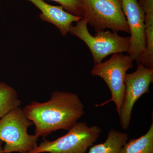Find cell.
Here are the masks:
<instances>
[{
	"label": "cell",
	"mask_w": 153,
	"mask_h": 153,
	"mask_svg": "<svg viewBox=\"0 0 153 153\" xmlns=\"http://www.w3.org/2000/svg\"><path fill=\"white\" fill-rule=\"evenodd\" d=\"M23 110L35 126V135L38 137L59 130H69L85 114L78 96L68 91H54L48 101H33Z\"/></svg>",
	"instance_id": "1"
},
{
	"label": "cell",
	"mask_w": 153,
	"mask_h": 153,
	"mask_svg": "<svg viewBox=\"0 0 153 153\" xmlns=\"http://www.w3.org/2000/svg\"><path fill=\"white\" fill-rule=\"evenodd\" d=\"M33 125L20 107L0 119V140L5 143L3 153H29L36 148L39 137L28 133Z\"/></svg>",
	"instance_id": "2"
},
{
	"label": "cell",
	"mask_w": 153,
	"mask_h": 153,
	"mask_svg": "<svg viewBox=\"0 0 153 153\" xmlns=\"http://www.w3.org/2000/svg\"><path fill=\"white\" fill-rule=\"evenodd\" d=\"M82 18L96 33L110 29L112 32L130 34L129 28L122 7L121 0H80Z\"/></svg>",
	"instance_id": "3"
},
{
	"label": "cell",
	"mask_w": 153,
	"mask_h": 153,
	"mask_svg": "<svg viewBox=\"0 0 153 153\" xmlns=\"http://www.w3.org/2000/svg\"><path fill=\"white\" fill-rule=\"evenodd\" d=\"M87 25L86 20L82 18L76 25H71L69 33L86 44L92 54L94 64L102 63L105 57L111 54L128 52L130 37H123L110 31L99 32L93 36L89 33Z\"/></svg>",
	"instance_id": "4"
},
{
	"label": "cell",
	"mask_w": 153,
	"mask_h": 153,
	"mask_svg": "<svg viewBox=\"0 0 153 153\" xmlns=\"http://www.w3.org/2000/svg\"><path fill=\"white\" fill-rule=\"evenodd\" d=\"M101 131L98 126L77 122L65 135L52 141L45 140L29 153H85Z\"/></svg>",
	"instance_id": "5"
},
{
	"label": "cell",
	"mask_w": 153,
	"mask_h": 153,
	"mask_svg": "<svg viewBox=\"0 0 153 153\" xmlns=\"http://www.w3.org/2000/svg\"><path fill=\"white\" fill-rule=\"evenodd\" d=\"M133 61L128 55L116 53L113 54L111 57L105 62L95 64L91 72L93 76L102 78L111 92V98L100 105L113 101L118 114L125 95V78L128 70L133 67Z\"/></svg>",
	"instance_id": "6"
},
{
	"label": "cell",
	"mask_w": 153,
	"mask_h": 153,
	"mask_svg": "<svg viewBox=\"0 0 153 153\" xmlns=\"http://www.w3.org/2000/svg\"><path fill=\"white\" fill-rule=\"evenodd\" d=\"M153 81V68H146L142 64H137L134 72L126 74L125 95L119 114L121 127L124 130L128 129L135 103L143 94L149 93L150 85Z\"/></svg>",
	"instance_id": "7"
},
{
	"label": "cell",
	"mask_w": 153,
	"mask_h": 153,
	"mask_svg": "<svg viewBox=\"0 0 153 153\" xmlns=\"http://www.w3.org/2000/svg\"><path fill=\"white\" fill-rule=\"evenodd\" d=\"M122 7L130 31L128 55L137 60L141 57L146 48L145 13L137 0H121Z\"/></svg>",
	"instance_id": "8"
},
{
	"label": "cell",
	"mask_w": 153,
	"mask_h": 153,
	"mask_svg": "<svg viewBox=\"0 0 153 153\" xmlns=\"http://www.w3.org/2000/svg\"><path fill=\"white\" fill-rule=\"evenodd\" d=\"M33 4L41 11L40 19L51 23L58 28L62 36H65L69 33L73 22H78L82 17L69 13L61 6L49 4L44 0H27Z\"/></svg>",
	"instance_id": "9"
},
{
	"label": "cell",
	"mask_w": 153,
	"mask_h": 153,
	"mask_svg": "<svg viewBox=\"0 0 153 153\" xmlns=\"http://www.w3.org/2000/svg\"><path fill=\"white\" fill-rule=\"evenodd\" d=\"M128 139L127 133L111 129L108 132L105 141L91 147L87 153H119Z\"/></svg>",
	"instance_id": "10"
},
{
	"label": "cell",
	"mask_w": 153,
	"mask_h": 153,
	"mask_svg": "<svg viewBox=\"0 0 153 153\" xmlns=\"http://www.w3.org/2000/svg\"><path fill=\"white\" fill-rule=\"evenodd\" d=\"M119 153H153V123L144 135L126 143Z\"/></svg>",
	"instance_id": "11"
},
{
	"label": "cell",
	"mask_w": 153,
	"mask_h": 153,
	"mask_svg": "<svg viewBox=\"0 0 153 153\" xmlns=\"http://www.w3.org/2000/svg\"><path fill=\"white\" fill-rule=\"evenodd\" d=\"M16 90L4 82H0V119L21 104Z\"/></svg>",
	"instance_id": "12"
},
{
	"label": "cell",
	"mask_w": 153,
	"mask_h": 153,
	"mask_svg": "<svg viewBox=\"0 0 153 153\" xmlns=\"http://www.w3.org/2000/svg\"><path fill=\"white\" fill-rule=\"evenodd\" d=\"M146 48L141 57L137 60V64L146 68H153V12L145 14Z\"/></svg>",
	"instance_id": "13"
},
{
	"label": "cell",
	"mask_w": 153,
	"mask_h": 153,
	"mask_svg": "<svg viewBox=\"0 0 153 153\" xmlns=\"http://www.w3.org/2000/svg\"><path fill=\"white\" fill-rule=\"evenodd\" d=\"M60 4L69 13L82 18V4L80 0H49Z\"/></svg>",
	"instance_id": "14"
},
{
	"label": "cell",
	"mask_w": 153,
	"mask_h": 153,
	"mask_svg": "<svg viewBox=\"0 0 153 153\" xmlns=\"http://www.w3.org/2000/svg\"><path fill=\"white\" fill-rule=\"evenodd\" d=\"M137 1L145 14L153 12V0H137Z\"/></svg>",
	"instance_id": "15"
},
{
	"label": "cell",
	"mask_w": 153,
	"mask_h": 153,
	"mask_svg": "<svg viewBox=\"0 0 153 153\" xmlns=\"http://www.w3.org/2000/svg\"><path fill=\"white\" fill-rule=\"evenodd\" d=\"M3 142L0 140V153H3Z\"/></svg>",
	"instance_id": "16"
}]
</instances>
